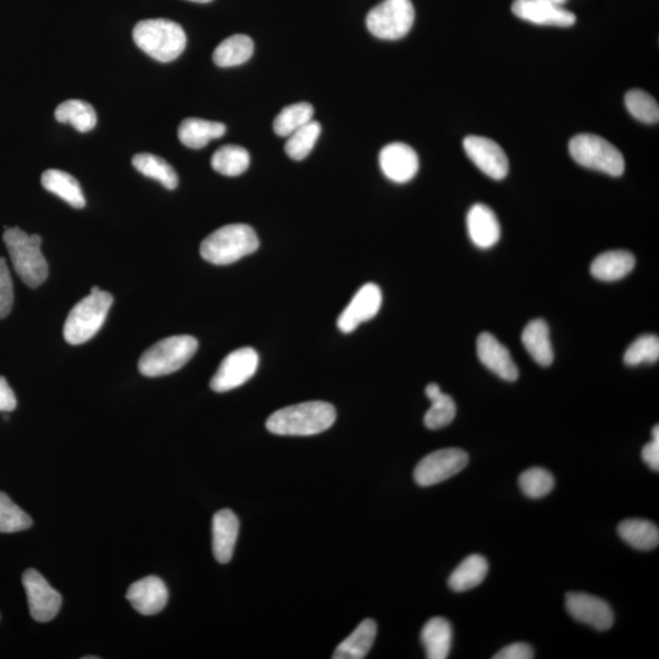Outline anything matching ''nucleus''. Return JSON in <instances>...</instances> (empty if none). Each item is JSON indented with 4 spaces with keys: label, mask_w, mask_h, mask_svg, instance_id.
Returning <instances> with one entry per match:
<instances>
[{
    "label": "nucleus",
    "mask_w": 659,
    "mask_h": 659,
    "mask_svg": "<svg viewBox=\"0 0 659 659\" xmlns=\"http://www.w3.org/2000/svg\"><path fill=\"white\" fill-rule=\"evenodd\" d=\"M336 420V409L323 401L295 404L279 409L267 420L271 434L280 436H313L329 430Z\"/></svg>",
    "instance_id": "1"
},
{
    "label": "nucleus",
    "mask_w": 659,
    "mask_h": 659,
    "mask_svg": "<svg viewBox=\"0 0 659 659\" xmlns=\"http://www.w3.org/2000/svg\"><path fill=\"white\" fill-rule=\"evenodd\" d=\"M137 47L160 63L174 62L184 53L186 33L179 24L166 19L138 22L134 29Z\"/></svg>",
    "instance_id": "2"
},
{
    "label": "nucleus",
    "mask_w": 659,
    "mask_h": 659,
    "mask_svg": "<svg viewBox=\"0 0 659 659\" xmlns=\"http://www.w3.org/2000/svg\"><path fill=\"white\" fill-rule=\"evenodd\" d=\"M3 240L20 279L31 289L41 286L48 278L47 260L41 251L42 237L11 227L5 229Z\"/></svg>",
    "instance_id": "3"
},
{
    "label": "nucleus",
    "mask_w": 659,
    "mask_h": 659,
    "mask_svg": "<svg viewBox=\"0 0 659 659\" xmlns=\"http://www.w3.org/2000/svg\"><path fill=\"white\" fill-rule=\"evenodd\" d=\"M259 248L256 231L246 224L220 227L201 245V256L214 265H229L253 254Z\"/></svg>",
    "instance_id": "4"
},
{
    "label": "nucleus",
    "mask_w": 659,
    "mask_h": 659,
    "mask_svg": "<svg viewBox=\"0 0 659 659\" xmlns=\"http://www.w3.org/2000/svg\"><path fill=\"white\" fill-rule=\"evenodd\" d=\"M114 302L110 293L94 286L87 296L71 309L64 325V337L70 345H82L101 330Z\"/></svg>",
    "instance_id": "5"
},
{
    "label": "nucleus",
    "mask_w": 659,
    "mask_h": 659,
    "mask_svg": "<svg viewBox=\"0 0 659 659\" xmlns=\"http://www.w3.org/2000/svg\"><path fill=\"white\" fill-rule=\"evenodd\" d=\"M198 350V341L188 335L168 337L155 343L142 354L138 369L147 378L169 375L191 361Z\"/></svg>",
    "instance_id": "6"
},
{
    "label": "nucleus",
    "mask_w": 659,
    "mask_h": 659,
    "mask_svg": "<svg viewBox=\"0 0 659 659\" xmlns=\"http://www.w3.org/2000/svg\"><path fill=\"white\" fill-rule=\"evenodd\" d=\"M569 153L584 168L601 171L614 177L625 170L623 154L611 142L597 135L581 134L569 142Z\"/></svg>",
    "instance_id": "7"
},
{
    "label": "nucleus",
    "mask_w": 659,
    "mask_h": 659,
    "mask_svg": "<svg viewBox=\"0 0 659 659\" xmlns=\"http://www.w3.org/2000/svg\"><path fill=\"white\" fill-rule=\"evenodd\" d=\"M415 10L412 0H384L370 10L367 27L380 40L397 41L412 30Z\"/></svg>",
    "instance_id": "8"
},
{
    "label": "nucleus",
    "mask_w": 659,
    "mask_h": 659,
    "mask_svg": "<svg viewBox=\"0 0 659 659\" xmlns=\"http://www.w3.org/2000/svg\"><path fill=\"white\" fill-rule=\"evenodd\" d=\"M468 463V453L461 448H443L435 451L424 457L415 468V483L422 487L440 484L461 473Z\"/></svg>",
    "instance_id": "9"
},
{
    "label": "nucleus",
    "mask_w": 659,
    "mask_h": 659,
    "mask_svg": "<svg viewBox=\"0 0 659 659\" xmlns=\"http://www.w3.org/2000/svg\"><path fill=\"white\" fill-rule=\"evenodd\" d=\"M259 356L251 347L238 348L221 362L217 373L210 381L215 392H227L246 384L257 373Z\"/></svg>",
    "instance_id": "10"
},
{
    "label": "nucleus",
    "mask_w": 659,
    "mask_h": 659,
    "mask_svg": "<svg viewBox=\"0 0 659 659\" xmlns=\"http://www.w3.org/2000/svg\"><path fill=\"white\" fill-rule=\"evenodd\" d=\"M31 617L38 623L51 622L62 608L63 598L36 569L22 575Z\"/></svg>",
    "instance_id": "11"
},
{
    "label": "nucleus",
    "mask_w": 659,
    "mask_h": 659,
    "mask_svg": "<svg viewBox=\"0 0 659 659\" xmlns=\"http://www.w3.org/2000/svg\"><path fill=\"white\" fill-rule=\"evenodd\" d=\"M463 147L469 159L491 179L500 181L508 175L507 155L495 141L486 137L469 136L465 138Z\"/></svg>",
    "instance_id": "12"
},
{
    "label": "nucleus",
    "mask_w": 659,
    "mask_h": 659,
    "mask_svg": "<svg viewBox=\"0 0 659 659\" xmlns=\"http://www.w3.org/2000/svg\"><path fill=\"white\" fill-rule=\"evenodd\" d=\"M382 304V292L378 285L369 282L361 287L337 320L343 334H351L359 325L378 315Z\"/></svg>",
    "instance_id": "13"
},
{
    "label": "nucleus",
    "mask_w": 659,
    "mask_h": 659,
    "mask_svg": "<svg viewBox=\"0 0 659 659\" xmlns=\"http://www.w3.org/2000/svg\"><path fill=\"white\" fill-rule=\"evenodd\" d=\"M566 607L570 616L580 623L598 631L612 628L614 622L612 608L600 597L570 592L566 597Z\"/></svg>",
    "instance_id": "14"
},
{
    "label": "nucleus",
    "mask_w": 659,
    "mask_h": 659,
    "mask_svg": "<svg viewBox=\"0 0 659 659\" xmlns=\"http://www.w3.org/2000/svg\"><path fill=\"white\" fill-rule=\"evenodd\" d=\"M379 162L382 173L396 184H406L418 174V154L406 143H390L382 148Z\"/></svg>",
    "instance_id": "15"
},
{
    "label": "nucleus",
    "mask_w": 659,
    "mask_h": 659,
    "mask_svg": "<svg viewBox=\"0 0 659 659\" xmlns=\"http://www.w3.org/2000/svg\"><path fill=\"white\" fill-rule=\"evenodd\" d=\"M512 11L517 18L541 26L570 27L577 16L547 0H514Z\"/></svg>",
    "instance_id": "16"
},
{
    "label": "nucleus",
    "mask_w": 659,
    "mask_h": 659,
    "mask_svg": "<svg viewBox=\"0 0 659 659\" xmlns=\"http://www.w3.org/2000/svg\"><path fill=\"white\" fill-rule=\"evenodd\" d=\"M478 357L485 367L506 381L518 379L519 370L506 346L490 332H483L476 342Z\"/></svg>",
    "instance_id": "17"
},
{
    "label": "nucleus",
    "mask_w": 659,
    "mask_h": 659,
    "mask_svg": "<svg viewBox=\"0 0 659 659\" xmlns=\"http://www.w3.org/2000/svg\"><path fill=\"white\" fill-rule=\"evenodd\" d=\"M127 601L143 616H154L163 611L169 600L164 581L158 577H147L136 581L127 590Z\"/></svg>",
    "instance_id": "18"
},
{
    "label": "nucleus",
    "mask_w": 659,
    "mask_h": 659,
    "mask_svg": "<svg viewBox=\"0 0 659 659\" xmlns=\"http://www.w3.org/2000/svg\"><path fill=\"white\" fill-rule=\"evenodd\" d=\"M468 234L476 247H494L501 237V226L494 210L485 204H474L467 217Z\"/></svg>",
    "instance_id": "19"
},
{
    "label": "nucleus",
    "mask_w": 659,
    "mask_h": 659,
    "mask_svg": "<svg viewBox=\"0 0 659 659\" xmlns=\"http://www.w3.org/2000/svg\"><path fill=\"white\" fill-rule=\"evenodd\" d=\"M240 530L237 515L230 509H221L213 518V553L221 564L229 563L234 556Z\"/></svg>",
    "instance_id": "20"
},
{
    "label": "nucleus",
    "mask_w": 659,
    "mask_h": 659,
    "mask_svg": "<svg viewBox=\"0 0 659 659\" xmlns=\"http://www.w3.org/2000/svg\"><path fill=\"white\" fill-rule=\"evenodd\" d=\"M522 342L526 352L542 367H550L555 358L550 339V329L545 320L534 319L525 326Z\"/></svg>",
    "instance_id": "21"
},
{
    "label": "nucleus",
    "mask_w": 659,
    "mask_h": 659,
    "mask_svg": "<svg viewBox=\"0 0 659 659\" xmlns=\"http://www.w3.org/2000/svg\"><path fill=\"white\" fill-rule=\"evenodd\" d=\"M635 268V257L628 251H608L600 254L591 264V274L601 281H618Z\"/></svg>",
    "instance_id": "22"
},
{
    "label": "nucleus",
    "mask_w": 659,
    "mask_h": 659,
    "mask_svg": "<svg viewBox=\"0 0 659 659\" xmlns=\"http://www.w3.org/2000/svg\"><path fill=\"white\" fill-rule=\"evenodd\" d=\"M226 132V126L217 121L203 119H186L179 127V140L182 145L191 149H202L210 141L218 140Z\"/></svg>",
    "instance_id": "23"
},
{
    "label": "nucleus",
    "mask_w": 659,
    "mask_h": 659,
    "mask_svg": "<svg viewBox=\"0 0 659 659\" xmlns=\"http://www.w3.org/2000/svg\"><path fill=\"white\" fill-rule=\"evenodd\" d=\"M452 627L447 619L435 617L424 625L422 630V644L426 658L446 659L450 656L452 647Z\"/></svg>",
    "instance_id": "24"
},
{
    "label": "nucleus",
    "mask_w": 659,
    "mask_h": 659,
    "mask_svg": "<svg viewBox=\"0 0 659 659\" xmlns=\"http://www.w3.org/2000/svg\"><path fill=\"white\" fill-rule=\"evenodd\" d=\"M41 182L48 192L62 198L71 207L76 209L85 208V196H83L79 181L73 175L62 170L49 169L42 174Z\"/></svg>",
    "instance_id": "25"
},
{
    "label": "nucleus",
    "mask_w": 659,
    "mask_h": 659,
    "mask_svg": "<svg viewBox=\"0 0 659 659\" xmlns=\"http://www.w3.org/2000/svg\"><path fill=\"white\" fill-rule=\"evenodd\" d=\"M378 634V625L373 619H365L356 630L343 640L334 652V659H362L367 657Z\"/></svg>",
    "instance_id": "26"
},
{
    "label": "nucleus",
    "mask_w": 659,
    "mask_h": 659,
    "mask_svg": "<svg viewBox=\"0 0 659 659\" xmlns=\"http://www.w3.org/2000/svg\"><path fill=\"white\" fill-rule=\"evenodd\" d=\"M425 395L431 402V407L424 417L426 428L430 430L446 428L457 414V406L453 398L443 393L437 384L426 386Z\"/></svg>",
    "instance_id": "27"
},
{
    "label": "nucleus",
    "mask_w": 659,
    "mask_h": 659,
    "mask_svg": "<svg viewBox=\"0 0 659 659\" xmlns=\"http://www.w3.org/2000/svg\"><path fill=\"white\" fill-rule=\"evenodd\" d=\"M489 573V563L486 558L480 555H472L464 559L459 566L454 569L448 585L454 592H465L479 586Z\"/></svg>",
    "instance_id": "28"
},
{
    "label": "nucleus",
    "mask_w": 659,
    "mask_h": 659,
    "mask_svg": "<svg viewBox=\"0 0 659 659\" xmlns=\"http://www.w3.org/2000/svg\"><path fill=\"white\" fill-rule=\"evenodd\" d=\"M618 534L628 545L640 551L653 550L659 544L658 526L649 520H624L618 526Z\"/></svg>",
    "instance_id": "29"
},
{
    "label": "nucleus",
    "mask_w": 659,
    "mask_h": 659,
    "mask_svg": "<svg viewBox=\"0 0 659 659\" xmlns=\"http://www.w3.org/2000/svg\"><path fill=\"white\" fill-rule=\"evenodd\" d=\"M253 53L254 43L251 37L234 35L215 48L213 60L220 68H232L247 63Z\"/></svg>",
    "instance_id": "30"
},
{
    "label": "nucleus",
    "mask_w": 659,
    "mask_h": 659,
    "mask_svg": "<svg viewBox=\"0 0 659 659\" xmlns=\"http://www.w3.org/2000/svg\"><path fill=\"white\" fill-rule=\"evenodd\" d=\"M55 119L60 124H70L82 134L90 132L97 125L96 110L90 103L79 101V99H71V101L63 102L55 110Z\"/></svg>",
    "instance_id": "31"
},
{
    "label": "nucleus",
    "mask_w": 659,
    "mask_h": 659,
    "mask_svg": "<svg viewBox=\"0 0 659 659\" xmlns=\"http://www.w3.org/2000/svg\"><path fill=\"white\" fill-rule=\"evenodd\" d=\"M138 173L157 180L168 190H175L179 185V176L166 160L151 153L136 154L132 159Z\"/></svg>",
    "instance_id": "32"
},
{
    "label": "nucleus",
    "mask_w": 659,
    "mask_h": 659,
    "mask_svg": "<svg viewBox=\"0 0 659 659\" xmlns=\"http://www.w3.org/2000/svg\"><path fill=\"white\" fill-rule=\"evenodd\" d=\"M251 164V155L240 146H224L214 153L212 168L224 176H240L246 173Z\"/></svg>",
    "instance_id": "33"
},
{
    "label": "nucleus",
    "mask_w": 659,
    "mask_h": 659,
    "mask_svg": "<svg viewBox=\"0 0 659 659\" xmlns=\"http://www.w3.org/2000/svg\"><path fill=\"white\" fill-rule=\"evenodd\" d=\"M314 108L306 102L289 105L281 110L274 120L275 134L289 137L293 132L301 129L313 120Z\"/></svg>",
    "instance_id": "34"
},
{
    "label": "nucleus",
    "mask_w": 659,
    "mask_h": 659,
    "mask_svg": "<svg viewBox=\"0 0 659 659\" xmlns=\"http://www.w3.org/2000/svg\"><path fill=\"white\" fill-rule=\"evenodd\" d=\"M321 126L317 121H310L289 136L285 145L286 154L296 162L306 159L313 151L320 136Z\"/></svg>",
    "instance_id": "35"
},
{
    "label": "nucleus",
    "mask_w": 659,
    "mask_h": 659,
    "mask_svg": "<svg viewBox=\"0 0 659 659\" xmlns=\"http://www.w3.org/2000/svg\"><path fill=\"white\" fill-rule=\"evenodd\" d=\"M32 523L29 514L16 506L7 494L0 492V533H19L30 529Z\"/></svg>",
    "instance_id": "36"
},
{
    "label": "nucleus",
    "mask_w": 659,
    "mask_h": 659,
    "mask_svg": "<svg viewBox=\"0 0 659 659\" xmlns=\"http://www.w3.org/2000/svg\"><path fill=\"white\" fill-rule=\"evenodd\" d=\"M555 485V478L544 468H531L519 476V486L523 494L534 500L550 494Z\"/></svg>",
    "instance_id": "37"
},
{
    "label": "nucleus",
    "mask_w": 659,
    "mask_h": 659,
    "mask_svg": "<svg viewBox=\"0 0 659 659\" xmlns=\"http://www.w3.org/2000/svg\"><path fill=\"white\" fill-rule=\"evenodd\" d=\"M625 105L635 119L645 124H657L659 120V107L651 94L641 90H631L625 96Z\"/></svg>",
    "instance_id": "38"
},
{
    "label": "nucleus",
    "mask_w": 659,
    "mask_h": 659,
    "mask_svg": "<svg viewBox=\"0 0 659 659\" xmlns=\"http://www.w3.org/2000/svg\"><path fill=\"white\" fill-rule=\"evenodd\" d=\"M659 358L657 335H644L636 339L624 354V362L630 367L644 363H656Z\"/></svg>",
    "instance_id": "39"
},
{
    "label": "nucleus",
    "mask_w": 659,
    "mask_h": 659,
    "mask_svg": "<svg viewBox=\"0 0 659 659\" xmlns=\"http://www.w3.org/2000/svg\"><path fill=\"white\" fill-rule=\"evenodd\" d=\"M14 304V286L5 259L0 257V319L8 317Z\"/></svg>",
    "instance_id": "40"
},
{
    "label": "nucleus",
    "mask_w": 659,
    "mask_h": 659,
    "mask_svg": "<svg viewBox=\"0 0 659 659\" xmlns=\"http://www.w3.org/2000/svg\"><path fill=\"white\" fill-rule=\"evenodd\" d=\"M653 439L642 448V461H644L653 472L659 470V428L658 425L653 429Z\"/></svg>",
    "instance_id": "41"
},
{
    "label": "nucleus",
    "mask_w": 659,
    "mask_h": 659,
    "mask_svg": "<svg viewBox=\"0 0 659 659\" xmlns=\"http://www.w3.org/2000/svg\"><path fill=\"white\" fill-rule=\"evenodd\" d=\"M534 657L533 647L523 644V642H517V644L508 645L502 649L494 656V659H531Z\"/></svg>",
    "instance_id": "42"
},
{
    "label": "nucleus",
    "mask_w": 659,
    "mask_h": 659,
    "mask_svg": "<svg viewBox=\"0 0 659 659\" xmlns=\"http://www.w3.org/2000/svg\"><path fill=\"white\" fill-rule=\"evenodd\" d=\"M18 401H16L15 393L11 390L7 379L0 376V412H13Z\"/></svg>",
    "instance_id": "43"
},
{
    "label": "nucleus",
    "mask_w": 659,
    "mask_h": 659,
    "mask_svg": "<svg viewBox=\"0 0 659 659\" xmlns=\"http://www.w3.org/2000/svg\"><path fill=\"white\" fill-rule=\"evenodd\" d=\"M547 2L559 5V7H563V5L568 2V0H547Z\"/></svg>",
    "instance_id": "44"
},
{
    "label": "nucleus",
    "mask_w": 659,
    "mask_h": 659,
    "mask_svg": "<svg viewBox=\"0 0 659 659\" xmlns=\"http://www.w3.org/2000/svg\"><path fill=\"white\" fill-rule=\"evenodd\" d=\"M190 2L206 4V3L213 2V0H190Z\"/></svg>",
    "instance_id": "45"
}]
</instances>
